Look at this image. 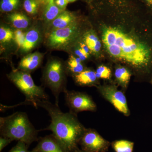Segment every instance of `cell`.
<instances>
[{
  "label": "cell",
  "instance_id": "5",
  "mask_svg": "<svg viewBox=\"0 0 152 152\" xmlns=\"http://www.w3.org/2000/svg\"><path fill=\"white\" fill-rule=\"evenodd\" d=\"M65 66L58 60L49 61L44 71L45 84L51 91L55 98V104L59 106V98L61 93L66 91V87Z\"/></svg>",
  "mask_w": 152,
  "mask_h": 152
},
{
  "label": "cell",
  "instance_id": "26",
  "mask_svg": "<svg viewBox=\"0 0 152 152\" xmlns=\"http://www.w3.org/2000/svg\"><path fill=\"white\" fill-rule=\"evenodd\" d=\"M26 34L20 29H17L14 32V40L20 48H21L24 43Z\"/></svg>",
  "mask_w": 152,
  "mask_h": 152
},
{
  "label": "cell",
  "instance_id": "19",
  "mask_svg": "<svg viewBox=\"0 0 152 152\" xmlns=\"http://www.w3.org/2000/svg\"><path fill=\"white\" fill-rule=\"evenodd\" d=\"M63 11L56 5L55 0H48L44 12V18L47 22H52Z\"/></svg>",
  "mask_w": 152,
  "mask_h": 152
},
{
  "label": "cell",
  "instance_id": "13",
  "mask_svg": "<svg viewBox=\"0 0 152 152\" xmlns=\"http://www.w3.org/2000/svg\"><path fill=\"white\" fill-rule=\"evenodd\" d=\"M76 18L73 13L64 11L51 22L50 28L52 31L64 28L76 23Z\"/></svg>",
  "mask_w": 152,
  "mask_h": 152
},
{
  "label": "cell",
  "instance_id": "18",
  "mask_svg": "<svg viewBox=\"0 0 152 152\" xmlns=\"http://www.w3.org/2000/svg\"><path fill=\"white\" fill-rule=\"evenodd\" d=\"M9 20L17 29L23 30L27 28L30 24L29 19L23 14L14 13L9 16Z\"/></svg>",
  "mask_w": 152,
  "mask_h": 152
},
{
  "label": "cell",
  "instance_id": "35",
  "mask_svg": "<svg viewBox=\"0 0 152 152\" xmlns=\"http://www.w3.org/2000/svg\"><path fill=\"white\" fill-rule=\"evenodd\" d=\"M151 83L152 85V80H151Z\"/></svg>",
  "mask_w": 152,
  "mask_h": 152
},
{
  "label": "cell",
  "instance_id": "34",
  "mask_svg": "<svg viewBox=\"0 0 152 152\" xmlns=\"http://www.w3.org/2000/svg\"><path fill=\"white\" fill-rule=\"evenodd\" d=\"M30 152H39L37 151H33Z\"/></svg>",
  "mask_w": 152,
  "mask_h": 152
},
{
  "label": "cell",
  "instance_id": "25",
  "mask_svg": "<svg viewBox=\"0 0 152 152\" xmlns=\"http://www.w3.org/2000/svg\"><path fill=\"white\" fill-rule=\"evenodd\" d=\"M39 4L36 0H25L23 3L24 8L30 15H35L37 12Z\"/></svg>",
  "mask_w": 152,
  "mask_h": 152
},
{
  "label": "cell",
  "instance_id": "29",
  "mask_svg": "<svg viewBox=\"0 0 152 152\" xmlns=\"http://www.w3.org/2000/svg\"><path fill=\"white\" fill-rule=\"evenodd\" d=\"M55 4L61 10L64 11L65 9L67 6L68 2L67 0H55Z\"/></svg>",
  "mask_w": 152,
  "mask_h": 152
},
{
  "label": "cell",
  "instance_id": "15",
  "mask_svg": "<svg viewBox=\"0 0 152 152\" xmlns=\"http://www.w3.org/2000/svg\"><path fill=\"white\" fill-rule=\"evenodd\" d=\"M83 40L91 53L97 54L100 51L102 48L100 41L92 30H90L85 33Z\"/></svg>",
  "mask_w": 152,
  "mask_h": 152
},
{
  "label": "cell",
  "instance_id": "4",
  "mask_svg": "<svg viewBox=\"0 0 152 152\" xmlns=\"http://www.w3.org/2000/svg\"><path fill=\"white\" fill-rule=\"evenodd\" d=\"M7 76L24 95L26 104L32 105L37 108L38 102L48 100V96L43 88L34 83L30 73L18 69H14Z\"/></svg>",
  "mask_w": 152,
  "mask_h": 152
},
{
  "label": "cell",
  "instance_id": "7",
  "mask_svg": "<svg viewBox=\"0 0 152 152\" xmlns=\"http://www.w3.org/2000/svg\"><path fill=\"white\" fill-rule=\"evenodd\" d=\"M64 94L66 103L71 113L77 115L80 112L97 110L96 104L86 93L67 90Z\"/></svg>",
  "mask_w": 152,
  "mask_h": 152
},
{
  "label": "cell",
  "instance_id": "11",
  "mask_svg": "<svg viewBox=\"0 0 152 152\" xmlns=\"http://www.w3.org/2000/svg\"><path fill=\"white\" fill-rule=\"evenodd\" d=\"M34 151L39 152H66L53 135L41 139Z\"/></svg>",
  "mask_w": 152,
  "mask_h": 152
},
{
  "label": "cell",
  "instance_id": "20",
  "mask_svg": "<svg viewBox=\"0 0 152 152\" xmlns=\"http://www.w3.org/2000/svg\"><path fill=\"white\" fill-rule=\"evenodd\" d=\"M111 145L115 152H133L134 143L127 140H117L112 142Z\"/></svg>",
  "mask_w": 152,
  "mask_h": 152
},
{
  "label": "cell",
  "instance_id": "21",
  "mask_svg": "<svg viewBox=\"0 0 152 152\" xmlns=\"http://www.w3.org/2000/svg\"><path fill=\"white\" fill-rule=\"evenodd\" d=\"M20 0H1L0 8L4 12H10L18 8Z\"/></svg>",
  "mask_w": 152,
  "mask_h": 152
},
{
  "label": "cell",
  "instance_id": "2",
  "mask_svg": "<svg viewBox=\"0 0 152 152\" xmlns=\"http://www.w3.org/2000/svg\"><path fill=\"white\" fill-rule=\"evenodd\" d=\"M38 107L45 110L50 117L51 123L44 130L52 131L66 152H76L78 145L86 129L79 121L77 115L71 113H64L59 106L48 100L39 101Z\"/></svg>",
  "mask_w": 152,
  "mask_h": 152
},
{
  "label": "cell",
  "instance_id": "1",
  "mask_svg": "<svg viewBox=\"0 0 152 152\" xmlns=\"http://www.w3.org/2000/svg\"><path fill=\"white\" fill-rule=\"evenodd\" d=\"M102 41L112 57L126 64L140 76L152 80V41L138 39L117 27L104 26Z\"/></svg>",
  "mask_w": 152,
  "mask_h": 152
},
{
  "label": "cell",
  "instance_id": "27",
  "mask_svg": "<svg viewBox=\"0 0 152 152\" xmlns=\"http://www.w3.org/2000/svg\"><path fill=\"white\" fill-rule=\"evenodd\" d=\"M26 145L23 142L19 141L10 152H28Z\"/></svg>",
  "mask_w": 152,
  "mask_h": 152
},
{
  "label": "cell",
  "instance_id": "33",
  "mask_svg": "<svg viewBox=\"0 0 152 152\" xmlns=\"http://www.w3.org/2000/svg\"><path fill=\"white\" fill-rule=\"evenodd\" d=\"M76 152H86L84 151H83V150L82 151H80V150H77Z\"/></svg>",
  "mask_w": 152,
  "mask_h": 152
},
{
  "label": "cell",
  "instance_id": "32",
  "mask_svg": "<svg viewBox=\"0 0 152 152\" xmlns=\"http://www.w3.org/2000/svg\"><path fill=\"white\" fill-rule=\"evenodd\" d=\"M68 2L69 3H72L75 1H77V0H67Z\"/></svg>",
  "mask_w": 152,
  "mask_h": 152
},
{
  "label": "cell",
  "instance_id": "17",
  "mask_svg": "<svg viewBox=\"0 0 152 152\" xmlns=\"http://www.w3.org/2000/svg\"><path fill=\"white\" fill-rule=\"evenodd\" d=\"M65 68L66 72L70 73L72 76L80 73L86 69L82 60L79 57L73 56H71L69 58Z\"/></svg>",
  "mask_w": 152,
  "mask_h": 152
},
{
  "label": "cell",
  "instance_id": "10",
  "mask_svg": "<svg viewBox=\"0 0 152 152\" xmlns=\"http://www.w3.org/2000/svg\"><path fill=\"white\" fill-rule=\"evenodd\" d=\"M43 55L38 52L33 53L23 57L19 63L18 69L30 73L40 66Z\"/></svg>",
  "mask_w": 152,
  "mask_h": 152
},
{
  "label": "cell",
  "instance_id": "24",
  "mask_svg": "<svg viewBox=\"0 0 152 152\" xmlns=\"http://www.w3.org/2000/svg\"><path fill=\"white\" fill-rule=\"evenodd\" d=\"M90 50L88 46L83 42L80 43V48L75 50V53L82 61L88 59L90 55Z\"/></svg>",
  "mask_w": 152,
  "mask_h": 152
},
{
  "label": "cell",
  "instance_id": "28",
  "mask_svg": "<svg viewBox=\"0 0 152 152\" xmlns=\"http://www.w3.org/2000/svg\"><path fill=\"white\" fill-rule=\"evenodd\" d=\"M12 139L7 138L1 136L0 138V151H1L3 149L7 146L12 141Z\"/></svg>",
  "mask_w": 152,
  "mask_h": 152
},
{
  "label": "cell",
  "instance_id": "31",
  "mask_svg": "<svg viewBox=\"0 0 152 152\" xmlns=\"http://www.w3.org/2000/svg\"><path fill=\"white\" fill-rule=\"evenodd\" d=\"M39 4H42L46 5L48 3V0H36Z\"/></svg>",
  "mask_w": 152,
  "mask_h": 152
},
{
  "label": "cell",
  "instance_id": "23",
  "mask_svg": "<svg viewBox=\"0 0 152 152\" xmlns=\"http://www.w3.org/2000/svg\"><path fill=\"white\" fill-rule=\"evenodd\" d=\"M14 39V32L8 28L1 26L0 28V41L1 43L10 42Z\"/></svg>",
  "mask_w": 152,
  "mask_h": 152
},
{
  "label": "cell",
  "instance_id": "3",
  "mask_svg": "<svg viewBox=\"0 0 152 152\" xmlns=\"http://www.w3.org/2000/svg\"><path fill=\"white\" fill-rule=\"evenodd\" d=\"M1 136L29 145L38 140V132L30 121L27 114L17 112L0 118Z\"/></svg>",
  "mask_w": 152,
  "mask_h": 152
},
{
  "label": "cell",
  "instance_id": "22",
  "mask_svg": "<svg viewBox=\"0 0 152 152\" xmlns=\"http://www.w3.org/2000/svg\"><path fill=\"white\" fill-rule=\"evenodd\" d=\"M96 76L98 79L109 80L112 76L111 69L104 65H100L98 67L96 71Z\"/></svg>",
  "mask_w": 152,
  "mask_h": 152
},
{
  "label": "cell",
  "instance_id": "6",
  "mask_svg": "<svg viewBox=\"0 0 152 152\" xmlns=\"http://www.w3.org/2000/svg\"><path fill=\"white\" fill-rule=\"evenodd\" d=\"M101 96L115 108L126 117L130 115L127 100L123 91L118 89L115 84L104 85L97 86Z\"/></svg>",
  "mask_w": 152,
  "mask_h": 152
},
{
  "label": "cell",
  "instance_id": "30",
  "mask_svg": "<svg viewBox=\"0 0 152 152\" xmlns=\"http://www.w3.org/2000/svg\"><path fill=\"white\" fill-rule=\"evenodd\" d=\"M148 7L152 10V0H144Z\"/></svg>",
  "mask_w": 152,
  "mask_h": 152
},
{
  "label": "cell",
  "instance_id": "8",
  "mask_svg": "<svg viewBox=\"0 0 152 152\" xmlns=\"http://www.w3.org/2000/svg\"><path fill=\"white\" fill-rule=\"evenodd\" d=\"M79 32L76 23L64 28L53 30L49 35L48 45L52 49H66L75 40Z\"/></svg>",
  "mask_w": 152,
  "mask_h": 152
},
{
  "label": "cell",
  "instance_id": "9",
  "mask_svg": "<svg viewBox=\"0 0 152 152\" xmlns=\"http://www.w3.org/2000/svg\"><path fill=\"white\" fill-rule=\"evenodd\" d=\"M111 143L104 138L96 130L86 129L79 144L86 152H107Z\"/></svg>",
  "mask_w": 152,
  "mask_h": 152
},
{
  "label": "cell",
  "instance_id": "14",
  "mask_svg": "<svg viewBox=\"0 0 152 152\" xmlns=\"http://www.w3.org/2000/svg\"><path fill=\"white\" fill-rule=\"evenodd\" d=\"M114 75L116 83L125 92L127 89L132 77L131 71L124 66H119L115 68Z\"/></svg>",
  "mask_w": 152,
  "mask_h": 152
},
{
  "label": "cell",
  "instance_id": "12",
  "mask_svg": "<svg viewBox=\"0 0 152 152\" xmlns=\"http://www.w3.org/2000/svg\"><path fill=\"white\" fill-rule=\"evenodd\" d=\"M72 77L76 83L80 86H92L98 84L99 79L96 76V71L90 69H86Z\"/></svg>",
  "mask_w": 152,
  "mask_h": 152
},
{
  "label": "cell",
  "instance_id": "16",
  "mask_svg": "<svg viewBox=\"0 0 152 152\" xmlns=\"http://www.w3.org/2000/svg\"><path fill=\"white\" fill-rule=\"evenodd\" d=\"M40 38V34L37 29L33 28L26 33L24 43L22 46L23 51L28 52L32 50L37 44Z\"/></svg>",
  "mask_w": 152,
  "mask_h": 152
}]
</instances>
